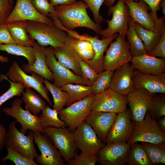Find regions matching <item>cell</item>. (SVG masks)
Masks as SVG:
<instances>
[{
	"label": "cell",
	"instance_id": "f546056e",
	"mask_svg": "<svg viewBox=\"0 0 165 165\" xmlns=\"http://www.w3.org/2000/svg\"><path fill=\"white\" fill-rule=\"evenodd\" d=\"M22 95V100L25 104V109L33 115H37L46 105V102L41 98L40 96L29 88H26Z\"/></svg>",
	"mask_w": 165,
	"mask_h": 165
},
{
	"label": "cell",
	"instance_id": "d590c367",
	"mask_svg": "<svg viewBox=\"0 0 165 165\" xmlns=\"http://www.w3.org/2000/svg\"><path fill=\"white\" fill-rule=\"evenodd\" d=\"M39 118L43 129L49 127L64 128L66 126L65 122L59 117L58 112L48 105L43 109Z\"/></svg>",
	"mask_w": 165,
	"mask_h": 165
},
{
	"label": "cell",
	"instance_id": "7dc6e473",
	"mask_svg": "<svg viewBox=\"0 0 165 165\" xmlns=\"http://www.w3.org/2000/svg\"><path fill=\"white\" fill-rule=\"evenodd\" d=\"M134 1L138 2L143 1L145 2L149 6L150 9V13L152 15L156 22L157 27L164 20V17H162L158 18L157 16V12L160 9V3L157 0H131Z\"/></svg>",
	"mask_w": 165,
	"mask_h": 165
},
{
	"label": "cell",
	"instance_id": "db71d44e",
	"mask_svg": "<svg viewBox=\"0 0 165 165\" xmlns=\"http://www.w3.org/2000/svg\"><path fill=\"white\" fill-rule=\"evenodd\" d=\"M160 6L162 9V12L165 17V0H161L160 2Z\"/></svg>",
	"mask_w": 165,
	"mask_h": 165
},
{
	"label": "cell",
	"instance_id": "1f68e13d",
	"mask_svg": "<svg viewBox=\"0 0 165 165\" xmlns=\"http://www.w3.org/2000/svg\"><path fill=\"white\" fill-rule=\"evenodd\" d=\"M131 20L136 32L143 43L147 53L151 51L160 41L163 34L146 30Z\"/></svg>",
	"mask_w": 165,
	"mask_h": 165
},
{
	"label": "cell",
	"instance_id": "8992f818",
	"mask_svg": "<svg viewBox=\"0 0 165 165\" xmlns=\"http://www.w3.org/2000/svg\"><path fill=\"white\" fill-rule=\"evenodd\" d=\"M125 37L119 34L116 41L109 44L104 57V70L114 71L123 65L130 62L132 57L130 51L129 44Z\"/></svg>",
	"mask_w": 165,
	"mask_h": 165
},
{
	"label": "cell",
	"instance_id": "4dcf8cb0",
	"mask_svg": "<svg viewBox=\"0 0 165 165\" xmlns=\"http://www.w3.org/2000/svg\"><path fill=\"white\" fill-rule=\"evenodd\" d=\"M128 25V29L126 35L131 56L133 57L147 54L143 43L136 32L130 17Z\"/></svg>",
	"mask_w": 165,
	"mask_h": 165
},
{
	"label": "cell",
	"instance_id": "11a10c76",
	"mask_svg": "<svg viewBox=\"0 0 165 165\" xmlns=\"http://www.w3.org/2000/svg\"><path fill=\"white\" fill-rule=\"evenodd\" d=\"M116 0H105L104 4L106 6L109 7L112 6Z\"/></svg>",
	"mask_w": 165,
	"mask_h": 165
},
{
	"label": "cell",
	"instance_id": "30bf717a",
	"mask_svg": "<svg viewBox=\"0 0 165 165\" xmlns=\"http://www.w3.org/2000/svg\"><path fill=\"white\" fill-rule=\"evenodd\" d=\"M127 103L126 96L122 95L109 88L95 95L90 111L118 114L127 110Z\"/></svg>",
	"mask_w": 165,
	"mask_h": 165
},
{
	"label": "cell",
	"instance_id": "3957f363",
	"mask_svg": "<svg viewBox=\"0 0 165 165\" xmlns=\"http://www.w3.org/2000/svg\"><path fill=\"white\" fill-rule=\"evenodd\" d=\"M27 31L42 46L60 47L64 43L67 33L55 26L35 21H28Z\"/></svg>",
	"mask_w": 165,
	"mask_h": 165
},
{
	"label": "cell",
	"instance_id": "7c38bea8",
	"mask_svg": "<svg viewBox=\"0 0 165 165\" xmlns=\"http://www.w3.org/2000/svg\"><path fill=\"white\" fill-rule=\"evenodd\" d=\"M20 98L15 99L10 108H4L3 112L8 116L14 118L17 122L21 125L22 129L20 131L24 134L26 133L28 130L34 132L39 131L43 133V129L41 124L39 116L32 114L31 112L23 109L21 106L23 103Z\"/></svg>",
	"mask_w": 165,
	"mask_h": 165
},
{
	"label": "cell",
	"instance_id": "6f0895ef",
	"mask_svg": "<svg viewBox=\"0 0 165 165\" xmlns=\"http://www.w3.org/2000/svg\"><path fill=\"white\" fill-rule=\"evenodd\" d=\"M157 0V1H158V2L159 3H160V1H161V0Z\"/></svg>",
	"mask_w": 165,
	"mask_h": 165
},
{
	"label": "cell",
	"instance_id": "277c9868",
	"mask_svg": "<svg viewBox=\"0 0 165 165\" xmlns=\"http://www.w3.org/2000/svg\"><path fill=\"white\" fill-rule=\"evenodd\" d=\"M48 66L52 74L53 84L59 88L68 83L82 84L91 86L92 83L78 75L60 64L55 57L53 48L44 47Z\"/></svg>",
	"mask_w": 165,
	"mask_h": 165
},
{
	"label": "cell",
	"instance_id": "7402d4cb",
	"mask_svg": "<svg viewBox=\"0 0 165 165\" xmlns=\"http://www.w3.org/2000/svg\"><path fill=\"white\" fill-rule=\"evenodd\" d=\"M134 70L129 62L116 69L112 76L110 88L127 96L135 88L132 78Z\"/></svg>",
	"mask_w": 165,
	"mask_h": 165
},
{
	"label": "cell",
	"instance_id": "6da1fadb",
	"mask_svg": "<svg viewBox=\"0 0 165 165\" xmlns=\"http://www.w3.org/2000/svg\"><path fill=\"white\" fill-rule=\"evenodd\" d=\"M57 18L68 30L72 31L78 27H85L99 34L102 28L89 17L87 12L88 7L81 1L67 5L54 6Z\"/></svg>",
	"mask_w": 165,
	"mask_h": 165
},
{
	"label": "cell",
	"instance_id": "5bb4252c",
	"mask_svg": "<svg viewBox=\"0 0 165 165\" xmlns=\"http://www.w3.org/2000/svg\"><path fill=\"white\" fill-rule=\"evenodd\" d=\"M68 34L76 38L88 40L91 42L94 55L92 59L85 61L97 74L103 71L104 53L109 44L118 36V34L116 33L111 37L102 38V39H99L97 36L93 37L86 34L80 35L73 30L69 31Z\"/></svg>",
	"mask_w": 165,
	"mask_h": 165
},
{
	"label": "cell",
	"instance_id": "cb8c5ba5",
	"mask_svg": "<svg viewBox=\"0 0 165 165\" xmlns=\"http://www.w3.org/2000/svg\"><path fill=\"white\" fill-rule=\"evenodd\" d=\"M130 62L135 69L144 73L158 75L165 72V58H159L146 54L132 57Z\"/></svg>",
	"mask_w": 165,
	"mask_h": 165
},
{
	"label": "cell",
	"instance_id": "f6af8a7d",
	"mask_svg": "<svg viewBox=\"0 0 165 165\" xmlns=\"http://www.w3.org/2000/svg\"><path fill=\"white\" fill-rule=\"evenodd\" d=\"M79 64L82 77L85 79L92 83L97 79L98 74L85 61L82 59Z\"/></svg>",
	"mask_w": 165,
	"mask_h": 165
},
{
	"label": "cell",
	"instance_id": "603a6c76",
	"mask_svg": "<svg viewBox=\"0 0 165 165\" xmlns=\"http://www.w3.org/2000/svg\"><path fill=\"white\" fill-rule=\"evenodd\" d=\"M134 87L144 89L153 94H165V73L155 75L135 69L133 74Z\"/></svg>",
	"mask_w": 165,
	"mask_h": 165
},
{
	"label": "cell",
	"instance_id": "4316f807",
	"mask_svg": "<svg viewBox=\"0 0 165 165\" xmlns=\"http://www.w3.org/2000/svg\"><path fill=\"white\" fill-rule=\"evenodd\" d=\"M28 21H18L7 24L9 32L17 44L32 46L35 42L27 31Z\"/></svg>",
	"mask_w": 165,
	"mask_h": 165
},
{
	"label": "cell",
	"instance_id": "7bdbcfd3",
	"mask_svg": "<svg viewBox=\"0 0 165 165\" xmlns=\"http://www.w3.org/2000/svg\"><path fill=\"white\" fill-rule=\"evenodd\" d=\"M99 160L97 155L90 154L81 152H76L73 158L67 163L68 165H94Z\"/></svg>",
	"mask_w": 165,
	"mask_h": 165
},
{
	"label": "cell",
	"instance_id": "c3c4849f",
	"mask_svg": "<svg viewBox=\"0 0 165 165\" xmlns=\"http://www.w3.org/2000/svg\"><path fill=\"white\" fill-rule=\"evenodd\" d=\"M147 54L155 57L165 58V33L161 38L154 49Z\"/></svg>",
	"mask_w": 165,
	"mask_h": 165
},
{
	"label": "cell",
	"instance_id": "ab89813d",
	"mask_svg": "<svg viewBox=\"0 0 165 165\" xmlns=\"http://www.w3.org/2000/svg\"><path fill=\"white\" fill-rule=\"evenodd\" d=\"M7 80L10 83V86L8 90L0 96V108L5 102L14 96H20L24 91L25 87L21 83L15 82L9 80L6 75H0V81ZM1 109L0 108V113Z\"/></svg>",
	"mask_w": 165,
	"mask_h": 165
},
{
	"label": "cell",
	"instance_id": "9a60e30c",
	"mask_svg": "<svg viewBox=\"0 0 165 165\" xmlns=\"http://www.w3.org/2000/svg\"><path fill=\"white\" fill-rule=\"evenodd\" d=\"M39 131L33 132L34 141L41 155L36 158L35 161L41 165H65V161L60 152L50 139Z\"/></svg>",
	"mask_w": 165,
	"mask_h": 165
},
{
	"label": "cell",
	"instance_id": "f5cc1de1",
	"mask_svg": "<svg viewBox=\"0 0 165 165\" xmlns=\"http://www.w3.org/2000/svg\"><path fill=\"white\" fill-rule=\"evenodd\" d=\"M156 121L159 127L165 132V116L161 117Z\"/></svg>",
	"mask_w": 165,
	"mask_h": 165
},
{
	"label": "cell",
	"instance_id": "680465c9",
	"mask_svg": "<svg viewBox=\"0 0 165 165\" xmlns=\"http://www.w3.org/2000/svg\"><path fill=\"white\" fill-rule=\"evenodd\" d=\"M10 1H11V2L12 3H13V0H10Z\"/></svg>",
	"mask_w": 165,
	"mask_h": 165
},
{
	"label": "cell",
	"instance_id": "e575fe53",
	"mask_svg": "<svg viewBox=\"0 0 165 165\" xmlns=\"http://www.w3.org/2000/svg\"><path fill=\"white\" fill-rule=\"evenodd\" d=\"M35 9L41 14L47 17H50L53 20L54 25L61 30L66 32L68 30L58 20L54 9L49 0H30Z\"/></svg>",
	"mask_w": 165,
	"mask_h": 165
},
{
	"label": "cell",
	"instance_id": "60d3db41",
	"mask_svg": "<svg viewBox=\"0 0 165 165\" xmlns=\"http://www.w3.org/2000/svg\"><path fill=\"white\" fill-rule=\"evenodd\" d=\"M98 74V77L91 85L93 93L96 95L110 88L111 78L113 71L104 70Z\"/></svg>",
	"mask_w": 165,
	"mask_h": 165
},
{
	"label": "cell",
	"instance_id": "74e56055",
	"mask_svg": "<svg viewBox=\"0 0 165 165\" xmlns=\"http://www.w3.org/2000/svg\"><path fill=\"white\" fill-rule=\"evenodd\" d=\"M127 163L129 165H152L146 152L138 142L131 145L128 152Z\"/></svg>",
	"mask_w": 165,
	"mask_h": 165
},
{
	"label": "cell",
	"instance_id": "2e32d148",
	"mask_svg": "<svg viewBox=\"0 0 165 165\" xmlns=\"http://www.w3.org/2000/svg\"><path fill=\"white\" fill-rule=\"evenodd\" d=\"M18 21H38L55 26L51 18L43 16L35 9L30 0H17L4 24Z\"/></svg>",
	"mask_w": 165,
	"mask_h": 165
},
{
	"label": "cell",
	"instance_id": "d4e9b609",
	"mask_svg": "<svg viewBox=\"0 0 165 165\" xmlns=\"http://www.w3.org/2000/svg\"><path fill=\"white\" fill-rule=\"evenodd\" d=\"M53 51L60 64L72 70L76 75L82 76L79 64L82 59L69 44L64 41L61 46L53 48Z\"/></svg>",
	"mask_w": 165,
	"mask_h": 165
},
{
	"label": "cell",
	"instance_id": "83f0119b",
	"mask_svg": "<svg viewBox=\"0 0 165 165\" xmlns=\"http://www.w3.org/2000/svg\"><path fill=\"white\" fill-rule=\"evenodd\" d=\"M64 41L71 46L81 59L87 61L94 57V51L92 44L89 41L76 38L68 35Z\"/></svg>",
	"mask_w": 165,
	"mask_h": 165
},
{
	"label": "cell",
	"instance_id": "f1b7e54d",
	"mask_svg": "<svg viewBox=\"0 0 165 165\" xmlns=\"http://www.w3.org/2000/svg\"><path fill=\"white\" fill-rule=\"evenodd\" d=\"M60 88L62 90L66 92L68 95L69 99L66 105L68 106L75 102L94 95L90 86L68 83Z\"/></svg>",
	"mask_w": 165,
	"mask_h": 165
},
{
	"label": "cell",
	"instance_id": "52a82bcc",
	"mask_svg": "<svg viewBox=\"0 0 165 165\" xmlns=\"http://www.w3.org/2000/svg\"><path fill=\"white\" fill-rule=\"evenodd\" d=\"M16 121L11 122L7 132L6 145L24 156L34 160L38 156L34 144L33 131L31 130L28 134L20 131L17 129Z\"/></svg>",
	"mask_w": 165,
	"mask_h": 165
},
{
	"label": "cell",
	"instance_id": "484cf974",
	"mask_svg": "<svg viewBox=\"0 0 165 165\" xmlns=\"http://www.w3.org/2000/svg\"><path fill=\"white\" fill-rule=\"evenodd\" d=\"M32 47L34 50L35 61L31 65L28 64L23 65V71L25 72H34L49 81H53L52 74L47 63L43 46L35 42Z\"/></svg>",
	"mask_w": 165,
	"mask_h": 165
},
{
	"label": "cell",
	"instance_id": "ac0fdd59",
	"mask_svg": "<svg viewBox=\"0 0 165 165\" xmlns=\"http://www.w3.org/2000/svg\"><path fill=\"white\" fill-rule=\"evenodd\" d=\"M154 94L141 88L135 87L127 96L132 120H142L148 112Z\"/></svg>",
	"mask_w": 165,
	"mask_h": 165
},
{
	"label": "cell",
	"instance_id": "8fae6325",
	"mask_svg": "<svg viewBox=\"0 0 165 165\" xmlns=\"http://www.w3.org/2000/svg\"><path fill=\"white\" fill-rule=\"evenodd\" d=\"M6 75L10 80L21 83L26 88L35 90L51 106L48 90L43 85V78L34 72L27 74L19 66L16 61H13L6 72Z\"/></svg>",
	"mask_w": 165,
	"mask_h": 165
},
{
	"label": "cell",
	"instance_id": "bcb514c9",
	"mask_svg": "<svg viewBox=\"0 0 165 165\" xmlns=\"http://www.w3.org/2000/svg\"><path fill=\"white\" fill-rule=\"evenodd\" d=\"M10 0H0V25L4 24L13 9Z\"/></svg>",
	"mask_w": 165,
	"mask_h": 165
},
{
	"label": "cell",
	"instance_id": "d6986e66",
	"mask_svg": "<svg viewBox=\"0 0 165 165\" xmlns=\"http://www.w3.org/2000/svg\"><path fill=\"white\" fill-rule=\"evenodd\" d=\"M130 110L117 114L116 118L105 141L106 144L127 142L132 133V122Z\"/></svg>",
	"mask_w": 165,
	"mask_h": 165
},
{
	"label": "cell",
	"instance_id": "ee69618b",
	"mask_svg": "<svg viewBox=\"0 0 165 165\" xmlns=\"http://www.w3.org/2000/svg\"><path fill=\"white\" fill-rule=\"evenodd\" d=\"M88 6V8L92 12L94 21L100 24L105 19L99 13L100 9L105 0H83Z\"/></svg>",
	"mask_w": 165,
	"mask_h": 165
},
{
	"label": "cell",
	"instance_id": "d6a6232c",
	"mask_svg": "<svg viewBox=\"0 0 165 165\" xmlns=\"http://www.w3.org/2000/svg\"><path fill=\"white\" fill-rule=\"evenodd\" d=\"M141 144L152 165L165 164V142L154 144L141 142Z\"/></svg>",
	"mask_w": 165,
	"mask_h": 165
},
{
	"label": "cell",
	"instance_id": "e0dca14e",
	"mask_svg": "<svg viewBox=\"0 0 165 165\" xmlns=\"http://www.w3.org/2000/svg\"><path fill=\"white\" fill-rule=\"evenodd\" d=\"M131 145L127 142L106 144L97 152L101 165H123L127 163Z\"/></svg>",
	"mask_w": 165,
	"mask_h": 165
},
{
	"label": "cell",
	"instance_id": "ffe728a7",
	"mask_svg": "<svg viewBox=\"0 0 165 165\" xmlns=\"http://www.w3.org/2000/svg\"><path fill=\"white\" fill-rule=\"evenodd\" d=\"M124 2L128 7L129 16L132 21L146 30L158 32L156 22L148 12L150 8L145 2L124 0Z\"/></svg>",
	"mask_w": 165,
	"mask_h": 165
},
{
	"label": "cell",
	"instance_id": "f907efd6",
	"mask_svg": "<svg viewBox=\"0 0 165 165\" xmlns=\"http://www.w3.org/2000/svg\"><path fill=\"white\" fill-rule=\"evenodd\" d=\"M7 132L5 128L0 122V152L6 146Z\"/></svg>",
	"mask_w": 165,
	"mask_h": 165
},
{
	"label": "cell",
	"instance_id": "f35d334b",
	"mask_svg": "<svg viewBox=\"0 0 165 165\" xmlns=\"http://www.w3.org/2000/svg\"><path fill=\"white\" fill-rule=\"evenodd\" d=\"M148 112L151 117L156 120L165 116V94H154Z\"/></svg>",
	"mask_w": 165,
	"mask_h": 165
},
{
	"label": "cell",
	"instance_id": "816d5d0a",
	"mask_svg": "<svg viewBox=\"0 0 165 165\" xmlns=\"http://www.w3.org/2000/svg\"><path fill=\"white\" fill-rule=\"evenodd\" d=\"M77 0H49L51 4L54 6L60 5H67L76 2Z\"/></svg>",
	"mask_w": 165,
	"mask_h": 165
},
{
	"label": "cell",
	"instance_id": "b9f144b4",
	"mask_svg": "<svg viewBox=\"0 0 165 165\" xmlns=\"http://www.w3.org/2000/svg\"><path fill=\"white\" fill-rule=\"evenodd\" d=\"M7 152V155L1 160L4 163L7 160H10L16 165H38L34 160H31L15 150L10 146L6 145Z\"/></svg>",
	"mask_w": 165,
	"mask_h": 165
},
{
	"label": "cell",
	"instance_id": "8d00e7d4",
	"mask_svg": "<svg viewBox=\"0 0 165 165\" xmlns=\"http://www.w3.org/2000/svg\"><path fill=\"white\" fill-rule=\"evenodd\" d=\"M43 83L53 96L54 102L53 109L58 112L60 111L67 104L69 99L68 94L60 88L50 83L46 79L43 80Z\"/></svg>",
	"mask_w": 165,
	"mask_h": 165
},
{
	"label": "cell",
	"instance_id": "9c48e42d",
	"mask_svg": "<svg viewBox=\"0 0 165 165\" xmlns=\"http://www.w3.org/2000/svg\"><path fill=\"white\" fill-rule=\"evenodd\" d=\"M95 95L75 102L58 112L59 118L64 122L72 132L84 121L90 111Z\"/></svg>",
	"mask_w": 165,
	"mask_h": 165
},
{
	"label": "cell",
	"instance_id": "4fadbf2b",
	"mask_svg": "<svg viewBox=\"0 0 165 165\" xmlns=\"http://www.w3.org/2000/svg\"><path fill=\"white\" fill-rule=\"evenodd\" d=\"M73 133L77 148L83 152L97 155L105 145L99 139L92 127L84 121Z\"/></svg>",
	"mask_w": 165,
	"mask_h": 165
},
{
	"label": "cell",
	"instance_id": "ba28073f",
	"mask_svg": "<svg viewBox=\"0 0 165 165\" xmlns=\"http://www.w3.org/2000/svg\"><path fill=\"white\" fill-rule=\"evenodd\" d=\"M43 133L51 140L67 163L73 158L77 148L73 133L69 129L49 127L43 129Z\"/></svg>",
	"mask_w": 165,
	"mask_h": 165
},
{
	"label": "cell",
	"instance_id": "7a4b0ae2",
	"mask_svg": "<svg viewBox=\"0 0 165 165\" xmlns=\"http://www.w3.org/2000/svg\"><path fill=\"white\" fill-rule=\"evenodd\" d=\"M138 142L154 144L165 142V132L148 112L142 120L133 122L132 133L127 142L131 145Z\"/></svg>",
	"mask_w": 165,
	"mask_h": 165
},
{
	"label": "cell",
	"instance_id": "836d02e7",
	"mask_svg": "<svg viewBox=\"0 0 165 165\" xmlns=\"http://www.w3.org/2000/svg\"><path fill=\"white\" fill-rule=\"evenodd\" d=\"M0 50L8 53L25 57L27 60L28 64L32 65L35 61L34 50L31 46H27L17 44H0Z\"/></svg>",
	"mask_w": 165,
	"mask_h": 165
},
{
	"label": "cell",
	"instance_id": "44dd1931",
	"mask_svg": "<svg viewBox=\"0 0 165 165\" xmlns=\"http://www.w3.org/2000/svg\"><path fill=\"white\" fill-rule=\"evenodd\" d=\"M117 113L90 111L84 121L93 129L99 139L105 143L107 136L116 118Z\"/></svg>",
	"mask_w": 165,
	"mask_h": 165
},
{
	"label": "cell",
	"instance_id": "5b68a950",
	"mask_svg": "<svg viewBox=\"0 0 165 165\" xmlns=\"http://www.w3.org/2000/svg\"><path fill=\"white\" fill-rule=\"evenodd\" d=\"M129 9L124 0H118L114 6L108 7V15H112L111 20H104L108 24L106 28L101 30L99 33L103 38L111 37L119 33L126 36L128 29Z\"/></svg>",
	"mask_w": 165,
	"mask_h": 165
},
{
	"label": "cell",
	"instance_id": "9f6ffc18",
	"mask_svg": "<svg viewBox=\"0 0 165 165\" xmlns=\"http://www.w3.org/2000/svg\"><path fill=\"white\" fill-rule=\"evenodd\" d=\"M9 61L8 57L0 55V61L2 62H7Z\"/></svg>",
	"mask_w": 165,
	"mask_h": 165
},
{
	"label": "cell",
	"instance_id": "681fc988",
	"mask_svg": "<svg viewBox=\"0 0 165 165\" xmlns=\"http://www.w3.org/2000/svg\"><path fill=\"white\" fill-rule=\"evenodd\" d=\"M16 44L12 37L6 24L0 25V44Z\"/></svg>",
	"mask_w": 165,
	"mask_h": 165
}]
</instances>
